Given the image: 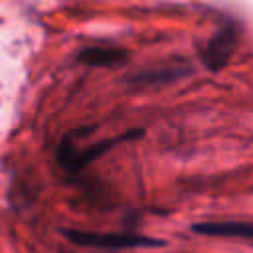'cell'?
<instances>
[{"instance_id":"obj_1","label":"cell","mask_w":253,"mask_h":253,"mask_svg":"<svg viewBox=\"0 0 253 253\" xmlns=\"http://www.w3.org/2000/svg\"><path fill=\"white\" fill-rule=\"evenodd\" d=\"M144 136V128L142 126H136V128H130L126 132H121L117 136H111V138H103L99 142H93L91 146H77L75 144V138L71 132H65L59 146H57V164L67 172V174H77L81 172L83 168H87L91 162H95L97 158H101L105 152H109L111 148H115L117 144L121 142H130V140H136Z\"/></svg>"},{"instance_id":"obj_2","label":"cell","mask_w":253,"mask_h":253,"mask_svg":"<svg viewBox=\"0 0 253 253\" xmlns=\"http://www.w3.org/2000/svg\"><path fill=\"white\" fill-rule=\"evenodd\" d=\"M61 235L83 247H101V249H132V247H164L166 241L140 233H103V231H85V229H61Z\"/></svg>"},{"instance_id":"obj_3","label":"cell","mask_w":253,"mask_h":253,"mask_svg":"<svg viewBox=\"0 0 253 253\" xmlns=\"http://www.w3.org/2000/svg\"><path fill=\"white\" fill-rule=\"evenodd\" d=\"M237 43H239V30H237V26L233 22L221 24L210 36V40L206 42V45L202 47V51H200L202 63L210 71H219L231 59Z\"/></svg>"},{"instance_id":"obj_4","label":"cell","mask_w":253,"mask_h":253,"mask_svg":"<svg viewBox=\"0 0 253 253\" xmlns=\"http://www.w3.org/2000/svg\"><path fill=\"white\" fill-rule=\"evenodd\" d=\"M128 53L123 47H103L89 45L77 51V61L91 67H119L126 61Z\"/></svg>"},{"instance_id":"obj_5","label":"cell","mask_w":253,"mask_h":253,"mask_svg":"<svg viewBox=\"0 0 253 253\" xmlns=\"http://www.w3.org/2000/svg\"><path fill=\"white\" fill-rule=\"evenodd\" d=\"M194 233L208 237H243L253 235V225L249 221H198L192 225Z\"/></svg>"},{"instance_id":"obj_6","label":"cell","mask_w":253,"mask_h":253,"mask_svg":"<svg viewBox=\"0 0 253 253\" xmlns=\"http://www.w3.org/2000/svg\"><path fill=\"white\" fill-rule=\"evenodd\" d=\"M190 73L188 67H160V69H150V71H140L136 75H130L126 81L132 83V85H140V87H146V85H160V83H170V81H176L180 77H186Z\"/></svg>"}]
</instances>
